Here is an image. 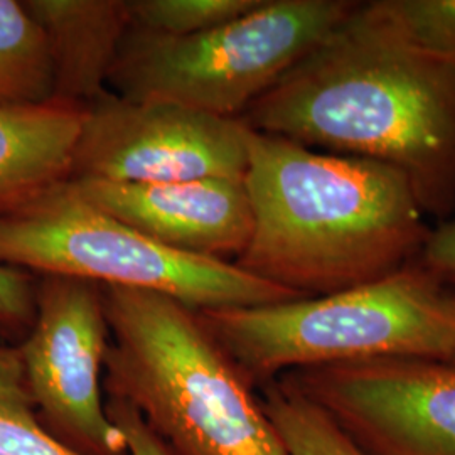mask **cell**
Wrapping results in <instances>:
<instances>
[{
  "label": "cell",
  "mask_w": 455,
  "mask_h": 455,
  "mask_svg": "<svg viewBox=\"0 0 455 455\" xmlns=\"http://www.w3.org/2000/svg\"><path fill=\"white\" fill-rule=\"evenodd\" d=\"M356 5L353 0H260L228 24L184 37L131 26L108 76L110 92L242 118Z\"/></svg>",
  "instance_id": "cell-6"
},
{
  "label": "cell",
  "mask_w": 455,
  "mask_h": 455,
  "mask_svg": "<svg viewBox=\"0 0 455 455\" xmlns=\"http://www.w3.org/2000/svg\"><path fill=\"white\" fill-rule=\"evenodd\" d=\"M359 12L408 48L455 61V0H374Z\"/></svg>",
  "instance_id": "cell-15"
},
{
  "label": "cell",
  "mask_w": 455,
  "mask_h": 455,
  "mask_svg": "<svg viewBox=\"0 0 455 455\" xmlns=\"http://www.w3.org/2000/svg\"><path fill=\"white\" fill-rule=\"evenodd\" d=\"M417 263L425 272L455 289V220L432 228Z\"/></svg>",
  "instance_id": "cell-19"
},
{
  "label": "cell",
  "mask_w": 455,
  "mask_h": 455,
  "mask_svg": "<svg viewBox=\"0 0 455 455\" xmlns=\"http://www.w3.org/2000/svg\"><path fill=\"white\" fill-rule=\"evenodd\" d=\"M260 402L287 455H366L323 408L283 379L261 387Z\"/></svg>",
  "instance_id": "cell-14"
},
{
  "label": "cell",
  "mask_w": 455,
  "mask_h": 455,
  "mask_svg": "<svg viewBox=\"0 0 455 455\" xmlns=\"http://www.w3.org/2000/svg\"><path fill=\"white\" fill-rule=\"evenodd\" d=\"M84 108L58 100L0 107V210L69 178Z\"/></svg>",
  "instance_id": "cell-12"
},
{
  "label": "cell",
  "mask_w": 455,
  "mask_h": 455,
  "mask_svg": "<svg viewBox=\"0 0 455 455\" xmlns=\"http://www.w3.org/2000/svg\"><path fill=\"white\" fill-rule=\"evenodd\" d=\"M253 228L233 261L302 299L370 283L417 260L430 229L407 178L385 164L248 129Z\"/></svg>",
  "instance_id": "cell-2"
},
{
  "label": "cell",
  "mask_w": 455,
  "mask_h": 455,
  "mask_svg": "<svg viewBox=\"0 0 455 455\" xmlns=\"http://www.w3.org/2000/svg\"><path fill=\"white\" fill-rule=\"evenodd\" d=\"M107 410L112 422L125 437L127 454L172 455L163 442L148 430L140 415L129 403L116 398H107Z\"/></svg>",
  "instance_id": "cell-20"
},
{
  "label": "cell",
  "mask_w": 455,
  "mask_h": 455,
  "mask_svg": "<svg viewBox=\"0 0 455 455\" xmlns=\"http://www.w3.org/2000/svg\"><path fill=\"white\" fill-rule=\"evenodd\" d=\"M24 5L48 41L52 100L86 107L107 92L132 26L129 0H24Z\"/></svg>",
  "instance_id": "cell-11"
},
{
  "label": "cell",
  "mask_w": 455,
  "mask_h": 455,
  "mask_svg": "<svg viewBox=\"0 0 455 455\" xmlns=\"http://www.w3.org/2000/svg\"><path fill=\"white\" fill-rule=\"evenodd\" d=\"M0 265L163 293L196 312L302 299L233 261L165 248L98 210L68 180L0 210Z\"/></svg>",
  "instance_id": "cell-5"
},
{
  "label": "cell",
  "mask_w": 455,
  "mask_h": 455,
  "mask_svg": "<svg viewBox=\"0 0 455 455\" xmlns=\"http://www.w3.org/2000/svg\"><path fill=\"white\" fill-rule=\"evenodd\" d=\"M260 0H129L132 28L184 37L206 33L255 9Z\"/></svg>",
  "instance_id": "cell-16"
},
{
  "label": "cell",
  "mask_w": 455,
  "mask_h": 455,
  "mask_svg": "<svg viewBox=\"0 0 455 455\" xmlns=\"http://www.w3.org/2000/svg\"><path fill=\"white\" fill-rule=\"evenodd\" d=\"M52 95L46 36L24 2L0 0V107L46 103Z\"/></svg>",
  "instance_id": "cell-13"
},
{
  "label": "cell",
  "mask_w": 455,
  "mask_h": 455,
  "mask_svg": "<svg viewBox=\"0 0 455 455\" xmlns=\"http://www.w3.org/2000/svg\"><path fill=\"white\" fill-rule=\"evenodd\" d=\"M68 180L98 210L180 253L235 261L251 236L253 212L244 180Z\"/></svg>",
  "instance_id": "cell-10"
},
{
  "label": "cell",
  "mask_w": 455,
  "mask_h": 455,
  "mask_svg": "<svg viewBox=\"0 0 455 455\" xmlns=\"http://www.w3.org/2000/svg\"><path fill=\"white\" fill-rule=\"evenodd\" d=\"M199 315L255 390L282 374L336 363H455V289L417 261L341 292Z\"/></svg>",
  "instance_id": "cell-4"
},
{
  "label": "cell",
  "mask_w": 455,
  "mask_h": 455,
  "mask_svg": "<svg viewBox=\"0 0 455 455\" xmlns=\"http://www.w3.org/2000/svg\"><path fill=\"white\" fill-rule=\"evenodd\" d=\"M0 398L31 405L19 349L0 338ZM33 407V405H31Z\"/></svg>",
  "instance_id": "cell-21"
},
{
  "label": "cell",
  "mask_w": 455,
  "mask_h": 455,
  "mask_svg": "<svg viewBox=\"0 0 455 455\" xmlns=\"http://www.w3.org/2000/svg\"><path fill=\"white\" fill-rule=\"evenodd\" d=\"M280 379L323 408L366 455H455L454 361H349Z\"/></svg>",
  "instance_id": "cell-9"
},
{
  "label": "cell",
  "mask_w": 455,
  "mask_h": 455,
  "mask_svg": "<svg viewBox=\"0 0 455 455\" xmlns=\"http://www.w3.org/2000/svg\"><path fill=\"white\" fill-rule=\"evenodd\" d=\"M248 127L161 101H133L107 90L84 108L71 180L159 184L244 180Z\"/></svg>",
  "instance_id": "cell-8"
},
{
  "label": "cell",
  "mask_w": 455,
  "mask_h": 455,
  "mask_svg": "<svg viewBox=\"0 0 455 455\" xmlns=\"http://www.w3.org/2000/svg\"><path fill=\"white\" fill-rule=\"evenodd\" d=\"M356 9L242 122L321 152L385 164L427 216L455 212V61L408 48Z\"/></svg>",
  "instance_id": "cell-1"
},
{
  "label": "cell",
  "mask_w": 455,
  "mask_h": 455,
  "mask_svg": "<svg viewBox=\"0 0 455 455\" xmlns=\"http://www.w3.org/2000/svg\"><path fill=\"white\" fill-rule=\"evenodd\" d=\"M110 342L103 390L172 455H287L260 395L199 312L163 293L101 287Z\"/></svg>",
  "instance_id": "cell-3"
},
{
  "label": "cell",
  "mask_w": 455,
  "mask_h": 455,
  "mask_svg": "<svg viewBox=\"0 0 455 455\" xmlns=\"http://www.w3.org/2000/svg\"><path fill=\"white\" fill-rule=\"evenodd\" d=\"M37 278L31 272L0 265V338L17 346L36 319Z\"/></svg>",
  "instance_id": "cell-18"
},
{
  "label": "cell",
  "mask_w": 455,
  "mask_h": 455,
  "mask_svg": "<svg viewBox=\"0 0 455 455\" xmlns=\"http://www.w3.org/2000/svg\"><path fill=\"white\" fill-rule=\"evenodd\" d=\"M110 327L101 285L37 278L36 319L17 344L31 405L49 434L82 455H129L103 398Z\"/></svg>",
  "instance_id": "cell-7"
},
{
  "label": "cell",
  "mask_w": 455,
  "mask_h": 455,
  "mask_svg": "<svg viewBox=\"0 0 455 455\" xmlns=\"http://www.w3.org/2000/svg\"><path fill=\"white\" fill-rule=\"evenodd\" d=\"M0 455H82L49 434L29 403L0 398Z\"/></svg>",
  "instance_id": "cell-17"
}]
</instances>
